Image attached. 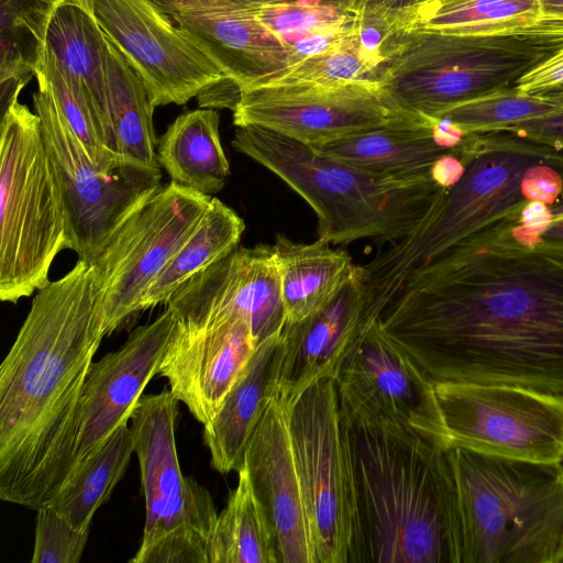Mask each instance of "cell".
I'll return each mask as SVG.
<instances>
[{"instance_id":"cell-1","label":"cell","mask_w":563,"mask_h":563,"mask_svg":"<svg viewBox=\"0 0 563 563\" xmlns=\"http://www.w3.org/2000/svg\"><path fill=\"white\" fill-rule=\"evenodd\" d=\"M529 202L411 271L379 323L427 383L563 396V242Z\"/></svg>"},{"instance_id":"cell-2","label":"cell","mask_w":563,"mask_h":563,"mask_svg":"<svg viewBox=\"0 0 563 563\" xmlns=\"http://www.w3.org/2000/svg\"><path fill=\"white\" fill-rule=\"evenodd\" d=\"M107 335L91 263L37 290L0 366V498L46 507L77 465L80 399Z\"/></svg>"},{"instance_id":"cell-3","label":"cell","mask_w":563,"mask_h":563,"mask_svg":"<svg viewBox=\"0 0 563 563\" xmlns=\"http://www.w3.org/2000/svg\"><path fill=\"white\" fill-rule=\"evenodd\" d=\"M343 423L353 506L349 563H461L446 450L412 428Z\"/></svg>"},{"instance_id":"cell-4","label":"cell","mask_w":563,"mask_h":563,"mask_svg":"<svg viewBox=\"0 0 563 563\" xmlns=\"http://www.w3.org/2000/svg\"><path fill=\"white\" fill-rule=\"evenodd\" d=\"M466 167L421 220L361 266L366 308L380 316L406 276L455 243L529 202L563 196V151L507 131L470 133Z\"/></svg>"},{"instance_id":"cell-5","label":"cell","mask_w":563,"mask_h":563,"mask_svg":"<svg viewBox=\"0 0 563 563\" xmlns=\"http://www.w3.org/2000/svg\"><path fill=\"white\" fill-rule=\"evenodd\" d=\"M563 51V18L488 33L408 30L390 35L378 82L399 109L438 119L466 101L515 87Z\"/></svg>"},{"instance_id":"cell-6","label":"cell","mask_w":563,"mask_h":563,"mask_svg":"<svg viewBox=\"0 0 563 563\" xmlns=\"http://www.w3.org/2000/svg\"><path fill=\"white\" fill-rule=\"evenodd\" d=\"M232 145L306 200L317 214L318 238L334 245L402 238L442 189L431 176L367 173L262 126H236Z\"/></svg>"},{"instance_id":"cell-7","label":"cell","mask_w":563,"mask_h":563,"mask_svg":"<svg viewBox=\"0 0 563 563\" xmlns=\"http://www.w3.org/2000/svg\"><path fill=\"white\" fill-rule=\"evenodd\" d=\"M461 563H563V467L446 450Z\"/></svg>"},{"instance_id":"cell-8","label":"cell","mask_w":563,"mask_h":563,"mask_svg":"<svg viewBox=\"0 0 563 563\" xmlns=\"http://www.w3.org/2000/svg\"><path fill=\"white\" fill-rule=\"evenodd\" d=\"M0 148V298L16 303L74 242L41 119L19 97L1 115Z\"/></svg>"},{"instance_id":"cell-9","label":"cell","mask_w":563,"mask_h":563,"mask_svg":"<svg viewBox=\"0 0 563 563\" xmlns=\"http://www.w3.org/2000/svg\"><path fill=\"white\" fill-rule=\"evenodd\" d=\"M178 402L169 389L142 395L130 417L145 499L143 537L132 563H209L218 512L208 489L181 473Z\"/></svg>"},{"instance_id":"cell-10","label":"cell","mask_w":563,"mask_h":563,"mask_svg":"<svg viewBox=\"0 0 563 563\" xmlns=\"http://www.w3.org/2000/svg\"><path fill=\"white\" fill-rule=\"evenodd\" d=\"M430 397V438L444 450L563 462V396L511 385L438 382Z\"/></svg>"},{"instance_id":"cell-11","label":"cell","mask_w":563,"mask_h":563,"mask_svg":"<svg viewBox=\"0 0 563 563\" xmlns=\"http://www.w3.org/2000/svg\"><path fill=\"white\" fill-rule=\"evenodd\" d=\"M289 435L317 563H349L352 484L336 380L311 384L294 402Z\"/></svg>"},{"instance_id":"cell-12","label":"cell","mask_w":563,"mask_h":563,"mask_svg":"<svg viewBox=\"0 0 563 563\" xmlns=\"http://www.w3.org/2000/svg\"><path fill=\"white\" fill-rule=\"evenodd\" d=\"M33 93L35 112L67 212L74 252L92 263L117 232L162 184L161 168L125 166L103 173L91 162L82 143L42 84Z\"/></svg>"},{"instance_id":"cell-13","label":"cell","mask_w":563,"mask_h":563,"mask_svg":"<svg viewBox=\"0 0 563 563\" xmlns=\"http://www.w3.org/2000/svg\"><path fill=\"white\" fill-rule=\"evenodd\" d=\"M211 199L174 181L162 185L95 258L107 335L141 311L147 289L196 230Z\"/></svg>"},{"instance_id":"cell-14","label":"cell","mask_w":563,"mask_h":563,"mask_svg":"<svg viewBox=\"0 0 563 563\" xmlns=\"http://www.w3.org/2000/svg\"><path fill=\"white\" fill-rule=\"evenodd\" d=\"M88 1L100 27L141 78L155 108L185 104L229 79L154 0Z\"/></svg>"},{"instance_id":"cell-15","label":"cell","mask_w":563,"mask_h":563,"mask_svg":"<svg viewBox=\"0 0 563 563\" xmlns=\"http://www.w3.org/2000/svg\"><path fill=\"white\" fill-rule=\"evenodd\" d=\"M235 126L269 129L310 146L383 125L408 111L397 108L377 80L339 86L266 85L241 90Z\"/></svg>"},{"instance_id":"cell-16","label":"cell","mask_w":563,"mask_h":563,"mask_svg":"<svg viewBox=\"0 0 563 563\" xmlns=\"http://www.w3.org/2000/svg\"><path fill=\"white\" fill-rule=\"evenodd\" d=\"M181 322L240 317L257 344L287 322L273 245L238 246L179 287L166 302Z\"/></svg>"},{"instance_id":"cell-17","label":"cell","mask_w":563,"mask_h":563,"mask_svg":"<svg viewBox=\"0 0 563 563\" xmlns=\"http://www.w3.org/2000/svg\"><path fill=\"white\" fill-rule=\"evenodd\" d=\"M430 386L385 334L379 317L362 335L336 378L344 420L412 428L429 438L433 422Z\"/></svg>"},{"instance_id":"cell-18","label":"cell","mask_w":563,"mask_h":563,"mask_svg":"<svg viewBox=\"0 0 563 563\" xmlns=\"http://www.w3.org/2000/svg\"><path fill=\"white\" fill-rule=\"evenodd\" d=\"M258 346L240 317L181 322L175 318L158 374L174 397L202 424L220 410Z\"/></svg>"},{"instance_id":"cell-19","label":"cell","mask_w":563,"mask_h":563,"mask_svg":"<svg viewBox=\"0 0 563 563\" xmlns=\"http://www.w3.org/2000/svg\"><path fill=\"white\" fill-rule=\"evenodd\" d=\"M174 327L175 316L167 308L135 328L117 351L91 363L80 399L75 472L128 423L144 388L159 372Z\"/></svg>"},{"instance_id":"cell-20","label":"cell","mask_w":563,"mask_h":563,"mask_svg":"<svg viewBox=\"0 0 563 563\" xmlns=\"http://www.w3.org/2000/svg\"><path fill=\"white\" fill-rule=\"evenodd\" d=\"M361 266L356 275L316 313L286 324L274 367L273 398L289 409L300 395L322 378L336 380L362 335L376 319L366 312Z\"/></svg>"},{"instance_id":"cell-21","label":"cell","mask_w":563,"mask_h":563,"mask_svg":"<svg viewBox=\"0 0 563 563\" xmlns=\"http://www.w3.org/2000/svg\"><path fill=\"white\" fill-rule=\"evenodd\" d=\"M273 397L247 441L243 467L274 541L278 563H317L288 427Z\"/></svg>"},{"instance_id":"cell-22","label":"cell","mask_w":563,"mask_h":563,"mask_svg":"<svg viewBox=\"0 0 563 563\" xmlns=\"http://www.w3.org/2000/svg\"><path fill=\"white\" fill-rule=\"evenodd\" d=\"M241 90L289 67L284 46L240 0H154Z\"/></svg>"},{"instance_id":"cell-23","label":"cell","mask_w":563,"mask_h":563,"mask_svg":"<svg viewBox=\"0 0 563 563\" xmlns=\"http://www.w3.org/2000/svg\"><path fill=\"white\" fill-rule=\"evenodd\" d=\"M461 144L439 130L438 119L406 112L383 125L312 147L374 175L415 178L431 176L433 164Z\"/></svg>"},{"instance_id":"cell-24","label":"cell","mask_w":563,"mask_h":563,"mask_svg":"<svg viewBox=\"0 0 563 563\" xmlns=\"http://www.w3.org/2000/svg\"><path fill=\"white\" fill-rule=\"evenodd\" d=\"M287 51L290 65L361 43L354 0H240Z\"/></svg>"},{"instance_id":"cell-25","label":"cell","mask_w":563,"mask_h":563,"mask_svg":"<svg viewBox=\"0 0 563 563\" xmlns=\"http://www.w3.org/2000/svg\"><path fill=\"white\" fill-rule=\"evenodd\" d=\"M279 335L258 344L220 410L203 424V443L211 466L221 474L239 472L247 441L273 396V377Z\"/></svg>"},{"instance_id":"cell-26","label":"cell","mask_w":563,"mask_h":563,"mask_svg":"<svg viewBox=\"0 0 563 563\" xmlns=\"http://www.w3.org/2000/svg\"><path fill=\"white\" fill-rule=\"evenodd\" d=\"M272 245L287 324L316 313L358 272L349 253L321 238L306 244L278 234Z\"/></svg>"},{"instance_id":"cell-27","label":"cell","mask_w":563,"mask_h":563,"mask_svg":"<svg viewBox=\"0 0 563 563\" xmlns=\"http://www.w3.org/2000/svg\"><path fill=\"white\" fill-rule=\"evenodd\" d=\"M44 46L86 88L117 148L108 101V41L88 0H64L56 8Z\"/></svg>"},{"instance_id":"cell-28","label":"cell","mask_w":563,"mask_h":563,"mask_svg":"<svg viewBox=\"0 0 563 563\" xmlns=\"http://www.w3.org/2000/svg\"><path fill=\"white\" fill-rule=\"evenodd\" d=\"M217 110L201 108L184 112L157 142V159L174 181L203 195L222 190L230 175Z\"/></svg>"},{"instance_id":"cell-29","label":"cell","mask_w":563,"mask_h":563,"mask_svg":"<svg viewBox=\"0 0 563 563\" xmlns=\"http://www.w3.org/2000/svg\"><path fill=\"white\" fill-rule=\"evenodd\" d=\"M107 41L108 101L118 153L129 164L161 168L153 124L155 107L135 70Z\"/></svg>"},{"instance_id":"cell-30","label":"cell","mask_w":563,"mask_h":563,"mask_svg":"<svg viewBox=\"0 0 563 563\" xmlns=\"http://www.w3.org/2000/svg\"><path fill=\"white\" fill-rule=\"evenodd\" d=\"M244 229L243 219L212 197L196 230L147 289L141 311L166 303L197 273L230 254L239 246Z\"/></svg>"},{"instance_id":"cell-31","label":"cell","mask_w":563,"mask_h":563,"mask_svg":"<svg viewBox=\"0 0 563 563\" xmlns=\"http://www.w3.org/2000/svg\"><path fill=\"white\" fill-rule=\"evenodd\" d=\"M538 0H422L390 27L444 33H488L532 23L540 19Z\"/></svg>"},{"instance_id":"cell-32","label":"cell","mask_w":563,"mask_h":563,"mask_svg":"<svg viewBox=\"0 0 563 563\" xmlns=\"http://www.w3.org/2000/svg\"><path fill=\"white\" fill-rule=\"evenodd\" d=\"M64 0H0L1 114L35 76L47 24Z\"/></svg>"},{"instance_id":"cell-33","label":"cell","mask_w":563,"mask_h":563,"mask_svg":"<svg viewBox=\"0 0 563 563\" xmlns=\"http://www.w3.org/2000/svg\"><path fill=\"white\" fill-rule=\"evenodd\" d=\"M133 452L131 429L123 423L75 472L46 507L63 515L75 528L90 530L93 515L123 478Z\"/></svg>"},{"instance_id":"cell-34","label":"cell","mask_w":563,"mask_h":563,"mask_svg":"<svg viewBox=\"0 0 563 563\" xmlns=\"http://www.w3.org/2000/svg\"><path fill=\"white\" fill-rule=\"evenodd\" d=\"M35 77L37 84L49 90L55 104L95 166L103 173H114L132 165L118 154L86 88L57 63L45 46L37 58Z\"/></svg>"},{"instance_id":"cell-35","label":"cell","mask_w":563,"mask_h":563,"mask_svg":"<svg viewBox=\"0 0 563 563\" xmlns=\"http://www.w3.org/2000/svg\"><path fill=\"white\" fill-rule=\"evenodd\" d=\"M209 541V563H278L273 538L245 468Z\"/></svg>"},{"instance_id":"cell-36","label":"cell","mask_w":563,"mask_h":563,"mask_svg":"<svg viewBox=\"0 0 563 563\" xmlns=\"http://www.w3.org/2000/svg\"><path fill=\"white\" fill-rule=\"evenodd\" d=\"M562 103L548 95H529L511 87L455 106L438 119L446 120L466 133L504 131L547 115Z\"/></svg>"},{"instance_id":"cell-37","label":"cell","mask_w":563,"mask_h":563,"mask_svg":"<svg viewBox=\"0 0 563 563\" xmlns=\"http://www.w3.org/2000/svg\"><path fill=\"white\" fill-rule=\"evenodd\" d=\"M379 69L380 65L361 42L310 56L283 69L260 86H339L357 80H377Z\"/></svg>"},{"instance_id":"cell-38","label":"cell","mask_w":563,"mask_h":563,"mask_svg":"<svg viewBox=\"0 0 563 563\" xmlns=\"http://www.w3.org/2000/svg\"><path fill=\"white\" fill-rule=\"evenodd\" d=\"M89 530L75 528L51 507L36 510L32 563H78L88 542Z\"/></svg>"},{"instance_id":"cell-39","label":"cell","mask_w":563,"mask_h":563,"mask_svg":"<svg viewBox=\"0 0 563 563\" xmlns=\"http://www.w3.org/2000/svg\"><path fill=\"white\" fill-rule=\"evenodd\" d=\"M504 131L563 151V103L547 115L517 123Z\"/></svg>"},{"instance_id":"cell-40","label":"cell","mask_w":563,"mask_h":563,"mask_svg":"<svg viewBox=\"0 0 563 563\" xmlns=\"http://www.w3.org/2000/svg\"><path fill=\"white\" fill-rule=\"evenodd\" d=\"M515 87L529 95H541L562 88L563 51L525 75Z\"/></svg>"},{"instance_id":"cell-41","label":"cell","mask_w":563,"mask_h":563,"mask_svg":"<svg viewBox=\"0 0 563 563\" xmlns=\"http://www.w3.org/2000/svg\"><path fill=\"white\" fill-rule=\"evenodd\" d=\"M422 0H354L363 16L384 25L389 34L393 24Z\"/></svg>"},{"instance_id":"cell-42","label":"cell","mask_w":563,"mask_h":563,"mask_svg":"<svg viewBox=\"0 0 563 563\" xmlns=\"http://www.w3.org/2000/svg\"><path fill=\"white\" fill-rule=\"evenodd\" d=\"M541 236L549 241L563 242V196L549 206V218Z\"/></svg>"},{"instance_id":"cell-43","label":"cell","mask_w":563,"mask_h":563,"mask_svg":"<svg viewBox=\"0 0 563 563\" xmlns=\"http://www.w3.org/2000/svg\"><path fill=\"white\" fill-rule=\"evenodd\" d=\"M541 15L563 18V0H538Z\"/></svg>"},{"instance_id":"cell-44","label":"cell","mask_w":563,"mask_h":563,"mask_svg":"<svg viewBox=\"0 0 563 563\" xmlns=\"http://www.w3.org/2000/svg\"><path fill=\"white\" fill-rule=\"evenodd\" d=\"M541 95H548L561 102H563V87L560 88V89H556V90H552V91H549V92H545V93H541Z\"/></svg>"},{"instance_id":"cell-45","label":"cell","mask_w":563,"mask_h":563,"mask_svg":"<svg viewBox=\"0 0 563 563\" xmlns=\"http://www.w3.org/2000/svg\"><path fill=\"white\" fill-rule=\"evenodd\" d=\"M561 464H562V467H563V462Z\"/></svg>"}]
</instances>
